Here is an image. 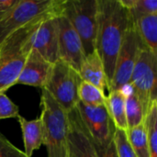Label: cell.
Masks as SVG:
<instances>
[{"mask_svg": "<svg viewBox=\"0 0 157 157\" xmlns=\"http://www.w3.org/2000/svg\"><path fill=\"white\" fill-rule=\"evenodd\" d=\"M17 0H0V19L15 6Z\"/></svg>", "mask_w": 157, "mask_h": 157, "instance_id": "obj_27", "label": "cell"}, {"mask_svg": "<svg viewBox=\"0 0 157 157\" xmlns=\"http://www.w3.org/2000/svg\"><path fill=\"white\" fill-rule=\"evenodd\" d=\"M143 44L157 54V13L132 19Z\"/></svg>", "mask_w": 157, "mask_h": 157, "instance_id": "obj_17", "label": "cell"}, {"mask_svg": "<svg viewBox=\"0 0 157 157\" xmlns=\"http://www.w3.org/2000/svg\"><path fill=\"white\" fill-rule=\"evenodd\" d=\"M142 43L143 42L136 32L133 22L131 20L116 59L113 78L109 92L112 90H120L123 86L130 83Z\"/></svg>", "mask_w": 157, "mask_h": 157, "instance_id": "obj_8", "label": "cell"}, {"mask_svg": "<svg viewBox=\"0 0 157 157\" xmlns=\"http://www.w3.org/2000/svg\"><path fill=\"white\" fill-rule=\"evenodd\" d=\"M19 116V108L5 93H0V120L17 119Z\"/></svg>", "mask_w": 157, "mask_h": 157, "instance_id": "obj_24", "label": "cell"}, {"mask_svg": "<svg viewBox=\"0 0 157 157\" xmlns=\"http://www.w3.org/2000/svg\"><path fill=\"white\" fill-rule=\"evenodd\" d=\"M68 119L69 156L99 157L98 149L83 123L76 108L68 112Z\"/></svg>", "mask_w": 157, "mask_h": 157, "instance_id": "obj_12", "label": "cell"}, {"mask_svg": "<svg viewBox=\"0 0 157 157\" xmlns=\"http://www.w3.org/2000/svg\"><path fill=\"white\" fill-rule=\"evenodd\" d=\"M62 13L77 32L86 55L96 51L98 0H63Z\"/></svg>", "mask_w": 157, "mask_h": 157, "instance_id": "obj_5", "label": "cell"}, {"mask_svg": "<svg viewBox=\"0 0 157 157\" xmlns=\"http://www.w3.org/2000/svg\"><path fill=\"white\" fill-rule=\"evenodd\" d=\"M131 20L128 8L120 0H98L96 50L104 65L109 83L108 90L113 78L116 59Z\"/></svg>", "mask_w": 157, "mask_h": 157, "instance_id": "obj_1", "label": "cell"}, {"mask_svg": "<svg viewBox=\"0 0 157 157\" xmlns=\"http://www.w3.org/2000/svg\"><path fill=\"white\" fill-rule=\"evenodd\" d=\"M52 64L47 62L37 51L31 49L17 84L43 88Z\"/></svg>", "mask_w": 157, "mask_h": 157, "instance_id": "obj_13", "label": "cell"}, {"mask_svg": "<svg viewBox=\"0 0 157 157\" xmlns=\"http://www.w3.org/2000/svg\"><path fill=\"white\" fill-rule=\"evenodd\" d=\"M79 75L83 81L96 86L102 91L109 89L104 65L97 50L86 55L80 66Z\"/></svg>", "mask_w": 157, "mask_h": 157, "instance_id": "obj_14", "label": "cell"}, {"mask_svg": "<svg viewBox=\"0 0 157 157\" xmlns=\"http://www.w3.org/2000/svg\"><path fill=\"white\" fill-rule=\"evenodd\" d=\"M59 29V60L71 65L78 73L86 57L82 41L69 19L61 13L57 17Z\"/></svg>", "mask_w": 157, "mask_h": 157, "instance_id": "obj_10", "label": "cell"}, {"mask_svg": "<svg viewBox=\"0 0 157 157\" xmlns=\"http://www.w3.org/2000/svg\"><path fill=\"white\" fill-rule=\"evenodd\" d=\"M40 22L16 30L0 43V93L17 84L31 50V37Z\"/></svg>", "mask_w": 157, "mask_h": 157, "instance_id": "obj_2", "label": "cell"}, {"mask_svg": "<svg viewBox=\"0 0 157 157\" xmlns=\"http://www.w3.org/2000/svg\"><path fill=\"white\" fill-rule=\"evenodd\" d=\"M97 149H98L99 157H118L113 140L107 147H105V148H97Z\"/></svg>", "mask_w": 157, "mask_h": 157, "instance_id": "obj_26", "label": "cell"}, {"mask_svg": "<svg viewBox=\"0 0 157 157\" xmlns=\"http://www.w3.org/2000/svg\"><path fill=\"white\" fill-rule=\"evenodd\" d=\"M157 54L143 43L134 64L130 83L134 87L145 112L157 101Z\"/></svg>", "mask_w": 157, "mask_h": 157, "instance_id": "obj_7", "label": "cell"}, {"mask_svg": "<svg viewBox=\"0 0 157 157\" xmlns=\"http://www.w3.org/2000/svg\"><path fill=\"white\" fill-rule=\"evenodd\" d=\"M121 3L128 8L132 19L142 16L157 13L156 0H120Z\"/></svg>", "mask_w": 157, "mask_h": 157, "instance_id": "obj_22", "label": "cell"}, {"mask_svg": "<svg viewBox=\"0 0 157 157\" xmlns=\"http://www.w3.org/2000/svg\"><path fill=\"white\" fill-rule=\"evenodd\" d=\"M76 109L97 148L107 147L113 140L115 126L104 106H88L78 102Z\"/></svg>", "mask_w": 157, "mask_h": 157, "instance_id": "obj_9", "label": "cell"}, {"mask_svg": "<svg viewBox=\"0 0 157 157\" xmlns=\"http://www.w3.org/2000/svg\"><path fill=\"white\" fill-rule=\"evenodd\" d=\"M63 0H17L15 6L0 19V43L16 30L59 16Z\"/></svg>", "mask_w": 157, "mask_h": 157, "instance_id": "obj_4", "label": "cell"}, {"mask_svg": "<svg viewBox=\"0 0 157 157\" xmlns=\"http://www.w3.org/2000/svg\"><path fill=\"white\" fill-rule=\"evenodd\" d=\"M0 157H27L25 153L0 133Z\"/></svg>", "mask_w": 157, "mask_h": 157, "instance_id": "obj_25", "label": "cell"}, {"mask_svg": "<svg viewBox=\"0 0 157 157\" xmlns=\"http://www.w3.org/2000/svg\"><path fill=\"white\" fill-rule=\"evenodd\" d=\"M40 119L43 124L47 157H70L68 147L69 119L66 112L43 88L40 97Z\"/></svg>", "mask_w": 157, "mask_h": 157, "instance_id": "obj_3", "label": "cell"}, {"mask_svg": "<svg viewBox=\"0 0 157 157\" xmlns=\"http://www.w3.org/2000/svg\"><path fill=\"white\" fill-rule=\"evenodd\" d=\"M129 143L136 157H151L144 122L126 132Z\"/></svg>", "mask_w": 157, "mask_h": 157, "instance_id": "obj_20", "label": "cell"}, {"mask_svg": "<svg viewBox=\"0 0 157 157\" xmlns=\"http://www.w3.org/2000/svg\"><path fill=\"white\" fill-rule=\"evenodd\" d=\"M78 98L80 102L88 106H104L106 101L104 91L83 80L79 85Z\"/></svg>", "mask_w": 157, "mask_h": 157, "instance_id": "obj_21", "label": "cell"}, {"mask_svg": "<svg viewBox=\"0 0 157 157\" xmlns=\"http://www.w3.org/2000/svg\"><path fill=\"white\" fill-rule=\"evenodd\" d=\"M120 90L125 97V112L128 129L136 127L144 122L145 110L131 83L123 86Z\"/></svg>", "mask_w": 157, "mask_h": 157, "instance_id": "obj_16", "label": "cell"}, {"mask_svg": "<svg viewBox=\"0 0 157 157\" xmlns=\"http://www.w3.org/2000/svg\"><path fill=\"white\" fill-rule=\"evenodd\" d=\"M17 119L22 132L24 153L27 157H32L33 153L43 145L44 131L42 121L40 118L29 121L20 115Z\"/></svg>", "mask_w": 157, "mask_h": 157, "instance_id": "obj_15", "label": "cell"}, {"mask_svg": "<svg viewBox=\"0 0 157 157\" xmlns=\"http://www.w3.org/2000/svg\"><path fill=\"white\" fill-rule=\"evenodd\" d=\"M105 107L116 129L128 131L125 112V97L121 90H112L106 96Z\"/></svg>", "mask_w": 157, "mask_h": 157, "instance_id": "obj_18", "label": "cell"}, {"mask_svg": "<svg viewBox=\"0 0 157 157\" xmlns=\"http://www.w3.org/2000/svg\"><path fill=\"white\" fill-rule=\"evenodd\" d=\"M81 81L75 68L59 60L52 64L43 89L66 112H70L79 102L78 88Z\"/></svg>", "mask_w": 157, "mask_h": 157, "instance_id": "obj_6", "label": "cell"}, {"mask_svg": "<svg viewBox=\"0 0 157 157\" xmlns=\"http://www.w3.org/2000/svg\"><path fill=\"white\" fill-rule=\"evenodd\" d=\"M58 16L43 19L31 37V49L37 51L47 62L53 64L59 61Z\"/></svg>", "mask_w": 157, "mask_h": 157, "instance_id": "obj_11", "label": "cell"}, {"mask_svg": "<svg viewBox=\"0 0 157 157\" xmlns=\"http://www.w3.org/2000/svg\"><path fill=\"white\" fill-rule=\"evenodd\" d=\"M144 126L146 132L150 156L157 157V101H154L148 108Z\"/></svg>", "mask_w": 157, "mask_h": 157, "instance_id": "obj_19", "label": "cell"}, {"mask_svg": "<svg viewBox=\"0 0 157 157\" xmlns=\"http://www.w3.org/2000/svg\"><path fill=\"white\" fill-rule=\"evenodd\" d=\"M113 143L118 157H136L129 143L126 132L115 128Z\"/></svg>", "mask_w": 157, "mask_h": 157, "instance_id": "obj_23", "label": "cell"}]
</instances>
